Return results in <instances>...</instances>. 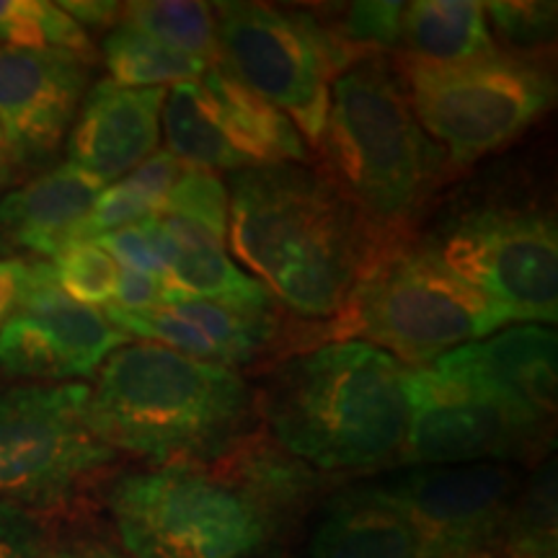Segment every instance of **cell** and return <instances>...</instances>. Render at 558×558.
Here are the masks:
<instances>
[{
  "label": "cell",
  "instance_id": "2e32d148",
  "mask_svg": "<svg viewBox=\"0 0 558 558\" xmlns=\"http://www.w3.org/2000/svg\"><path fill=\"white\" fill-rule=\"evenodd\" d=\"M163 101V88L99 81L88 88L68 132V160L107 186L128 177L158 148Z\"/></svg>",
  "mask_w": 558,
  "mask_h": 558
},
{
  "label": "cell",
  "instance_id": "cb8c5ba5",
  "mask_svg": "<svg viewBox=\"0 0 558 558\" xmlns=\"http://www.w3.org/2000/svg\"><path fill=\"white\" fill-rule=\"evenodd\" d=\"M120 24L148 34L181 54L218 65V26L209 3L194 0H135L122 5Z\"/></svg>",
  "mask_w": 558,
  "mask_h": 558
},
{
  "label": "cell",
  "instance_id": "8fae6325",
  "mask_svg": "<svg viewBox=\"0 0 558 558\" xmlns=\"http://www.w3.org/2000/svg\"><path fill=\"white\" fill-rule=\"evenodd\" d=\"M130 341L104 311L70 300L50 262L26 264L16 311L0 329V380L68 383L94 378L111 352Z\"/></svg>",
  "mask_w": 558,
  "mask_h": 558
},
{
  "label": "cell",
  "instance_id": "e575fe53",
  "mask_svg": "<svg viewBox=\"0 0 558 558\" xmlns=\"http://www.w3.org/2000/svg\"><path fill=\"white\" fill-rule=\"evenodd\" d=\"M24 279L26 262L3 259V256H0V329H3L5 320L11 318V313L16 311L21 290H24Z\"/></svg>",
  "mask_w": 558,
  "mask_h": 558
},
{
  "label": "cell",
  "instance_id": "30bf717a",
  "mask_svg": "<svg viewBox=\"0 0 558 558\" xmlns=\"http://www.w3.org/2000/svg\"><path fill=\"white\" fill-rule=\"evenodd\" d=\"M86 383L0 386V499L50 507L68 501L117 452L88 422Z\"/></svg>",
  "mask_w": 558,
  "mask_h": 558
},
{
  "label": "cell",
  "instance_id": "3957f363",
  "mask_svg": "<svg viewBox=\"0 0 558 558\" xmlns=\"http://www.w3.org/2000/svg\"><path fill=\"white\" fill-rule=\"evenodd\" d=\"M409 369L362 341H329L279 362L256 411L277 448L308 469H380L407 439Z\"/></svg>",
  "mask_w": 558,
  "mask_h": 558
},
{
  "label": "cell",
  "instance_id": "5bb4252c",
  "mask_svg": "<svg viewBox=\"0 0 558 558\" xmlns=\"http://www.w3.org/2000/svg\"><path fill=\"white\" fill-rule=\"evenodd\" d=\"M88 81L90 62L70 52L0 47V130L13 163L39 166L60 150Z\"/></svg>",
  "mask_w": 558,
  "mask_h": 558
},
{
  "label": "cell",
  "instance_id": "4dcf8cb0",
  "mask_svg": "<svg viewBox=\"0 0 558 558\" xmlns=\"http://www.w3.org/2000/svg\"><path fill=\"white\" fill-rule=\"evenodd\" d=\"M47 535L37 514L0 499V558H50Z\"/></svg>",
  "mask_w": 558,
  "mask_h": 558
},
{
  "label": "cell",
  "instance_id": "83f0119b",
  "mask_svg": "<svg viewBox=\"0 0 558 558\" xmlns=\"http://www.w3.org/2000/svg\"><path fill=\"white\" fill-rule=\"evenodd\" d=\"M54 282L70 300L86 308H107L114 300L120 267L94 241H73L52 256Z\"/></svg>",
  "mask_w": 558,
  "mask_h": 558
},
{
  "label": "cell",
  "instance_id": "ffe728a7",
  "mask_svg": "<svg viewBox=\"0 0 558 558\" xmlns=\"http://www.w3.org/2000/svg\"><path fill=\"white\" fill-rule=\"evenodd\" d=\"M207 94L218 104L222 117H226L230 130L239 137L241 148L246 150L251 169H264V166L279 163H300L308 160L305 140L300 137L295 124L262 96L243 86V83L230 75L226 68L209 65L199 78Z\"/></svg>",
  "mask_w": 558,
  "mask_h": 558
},
{
  "label": "cell",
  "instance_id": "7402d4cb",
  "mask_svg": "<svg viewBox=\"0 0 558 558\" xmlns=\"http://www.w3.org/2000/svg\"><path fill=\"white\" fill-rule=\"evenodd\" d=\"M169 308L192 324L218 354V365H246L262 357L279 339V318L275 308L209 303V300L181 298Z\"/></svg>",
  "mask_w": 558,
  "mask_h": 558
},
{
  "label": "cell",
  "instance_id": "1f68e13d",
  "mask_svg": "<svg viewBox=\"0 0 558 558\" xmlns=\"http://www.w3.org/2000/svg\"><path fill=\"white\" fill-rule=\"evenodd\" d=\"M94 243L107 251L120 269H130V271H137V275L166 279L163 264H160L158 254L153 251L148 235H145V230L140 222L137 226L120 228L114 230V233L101 235V239H96Z\"/></svg>",
  "mask_w": 558,
  "mask_h": 558
},
{
  "label": "cell",
  "instance_id": "9a60e30c",
  "mask_svg": "<svg viewBox=\"0 0 558 558\" xmlns=\"http://www.w3.org/2000/svg\"><path fill=\"white\" fill-rule=\"evenodd\" d=\"M437 375L546 418L558 399V344L548 326H514L442 354Z\"/></svg>",
  "mask_w": 558,
  "mask_h": 558
},
{
  "label": "cell",
  "instance_id": "f546056e",
  "mask_svg": "<svg viewBox=\"0 0 558 558\" xmlns=\"http://www.w3.org/2000/svg\"><path fill=\"white\" fill-rule=\"evenodd\" d=\"M486 21L512 50H541L556 37V3H484Z\"/></svg>",
  "mask_w": 558,
  "mask_h": 558
},
{
  "label": "cell",
  "instance_id": "d6986e66",
  "mask_svg": "<svg viewBox=\"0 0 558 558\" xmlns=\"http://www.w3.org/2000/svg\"><path fill=\"white\" fill-rule=\"evenodd\" d=\"M497 39L478 0H416L407 3L401 26V60L424 65H458L497 54Z\"/></svg>",
  "mask_w": 558,
  "mask_h": 558
},
{
  "label": "cell",
  "instance_id": "d590c367",
  "mask_svg": "<svg viewBox=\"0 0 558 558\" xmlns=\"http://www.w3.org/2000/svg\"><path fill=\"white\" fill-rule=\"evenodd\" d=\"M50 558H130V556L120 548L107 546V543L81 541V543H70V546L54 550Z\"/></svg>",
  "mask_w": 558,
  "mask_h": 558
},
{
  "label": "cell",
  "instance_id": "4fadbf2b",
  "mask_svg": "<svg viewBox=\"0 0 558 558\" xmlns=\"http://www.w3.org/2000/svg\"><path fill=\"white\" fill-rule=\"evenodd\" d=\"M375 486L407 509L448 558L492 556L518 499V476L505 463L424 465Z\"/></svg>",
  "mask_w": 558,
  "mask_h": 558
},
{
  "label": "cell",
  "instance_id": "ba28073f",
  "mask_svg": "<svg viewBox=\"0 0 558 558\" xmlns=\"http://www.w3.org/2000/svg\"><path fill=\"white\" fill-rule=\"evenodd\" d=\"M220 65L295 124L300 137L320 145L329 120L331 86L349 54L316 11L269 3H218Z\"/></svg>",
  "mask_w": 558,
  "mask_h": 558
},
{
  "label": "cell",
  "instance_id": "836d02e7",
  "mask_svg": "<svg viewBox=\"0 0 558 558\" xmlns=\"http://www.w3.org/2000/svg\"><path fill=\"white\" fill-rule=\"evenodd\" d=\"M70 19L78 21L83 29H114L120 24L122 16V3H109V0H65L58 3Z\"/></svg>",
  "mask_w": 558,
  "mask_h": 558
},
{
  "label": "cell",
  "instance_id": "d4e9b609",
  "mask_svg": "<svg viewBox=\"0 0 558 558\" xmlns=\"http://www.w3.org/2000/svg\"><path fill=\"white\" fill-rule=\"evenodd\" d=\"M0 47L70 52L94 58V41L78 21L47 0H0Z\"/></svg>",
  "mask_w": 558,
  "mask_h": 558
},
{
  "label": "cell",
  "instance_id": "4316f807",
  "mask_svg": "<svg viewBox=\"0 0 558 558\" xmlns=\"http://www.w3.org/2000/svg\"><path fill=\"white\" fill-rule=\"evenodd\" d=\"M407 3L399 0H375V3H347L333 11H318L331 37L339 41L349 60L383 58V52L399 50L401 26Z\"/></svg>",
  "mask_w": 558,
  "mask_h": 558
},
{
  "label": "cell",
  "instance_id": "9c48e42d",
  "mask_svg": "<svg viewBox=\"0 0 558 558\" xmlns=\"http://www.w3.org/2000/svg\"><path fill=\"white\" fill-rule=\"evenodd\" d=\"M432 259L512 320L558 318V233L554 218L518 207H476L418 241Z\"/></svg>",
  "mask_w": 558,
  "mask_h": 558
},
{
  "label": "cell",
  "instance_id": "d6a6232c",
  "mask_svg": "<svg viewBox=\"0 0 558 558\" xmlns=\"http://www.w3.org/2000/svg\"><path fill=\"white\" fill-rule=\"evenodd\" d=\"M169 295H171V288L166 279L137 275V271H130V269H120V279H117V292H114V300H111V308H120L128 313L153 311V308H160V305H166Z\"/></svg>",
  "mask_w": 558,
  "mask_h": 558
},
{
  "label": "cell",
  "instance_id": "e0dca14e",
  "mask_svg": "<svg viewBox=\"0 0 558 558\" xmlns=\"http://www.w3.org/2000/svg\"><path fill=\"white\" fill-rule=\"evenodd\" d=\"M305 558H448L429 533L378 486L333 494L313 527Z\"/></svg>",
  "mask_w": 558,
  "mask_h": 558
},
{
  "label": "cell",
  "instance_id": "277c9868",
  "mask_svg": "<svg viewBox=\"0 0 558 558\" xmlns=\"http://www.w3.org/2000/svg\"><path fill=\"white\" fill-rule=\"evenodd\" d=\"M254 414L256 399L239 373L158 344L111 352L88 399L96 437L153 465L222 458L251 437Z\"/></svg>",
  "mask_w": 558,
  "mask_h": 558
},
{
  "label": "cell",
  "instance_id": "ac0fdd59",
  "mask_svg": "<svg viewBox=\"0 0 558 558\" xmlns=\"http://www.w3.org/2000/svg\"><path fill=\"white\" fill-rule=\"evenodd\" d=\"M107 190L70 160L0 197V246L26 251L39 262L58 256Z\"/></svg>",
  "mask_w": 558,
  "mask_h": 558
},
{
  "label": "cell",
  "instance_id": "52a82bcc",
  "mask_svg": "<svg viewBox=\"0 0 558 558\" xmlns=\"http://www.w3.org/2000/svg\"><path fill=\"white\" fill-rule=\"evenodd\" d=\"M396 70L418 124L452 166L499 150L556 99L554 73L514 52L499 50L458 65L401 60Z\"/></svg>",
  "mask_w": 558,
  "mask_h": 558
},
{
  "label": "cell",
  "instance_id": "8992f818",
  "mask_svg": "<svg viewBox=\"0 0 558 558\" xmlns=\"http://www.w3.org/2000/svg\"><path fill=\"white\" fill-rule=\"evenodd\" d=\"M505 326L478 292L450 275L418 243L390 241L378 251L329 324V341H362L411 369Z\"/></svg>",
  "mask_w": 558,
  "mask_h": 558
},
{
  "label": "cell",
  "instance_id": "7a4b0ae2",
  "mask_svg": "<svg viewBox=\"0 0 558 558\" xmlns=\"http://www.w3.org/2000/svg\"><path fill=\"white\" fill-rule=\"evenodd\" d=\"M228 243L275 303L300 316L333 318L390 241L324 173L279 163L230 177Z\"/></svg>",
  "mask_w": 558,
  "mask_h": 558
},
{
  "label": "cell",
  "instance_id": "8d00e7d4",
  "mask_svg": "<svg viewBox=\"0 0 558 558\" xmlns=\"http://www.w3.org/2000/svg\"><path fill=\"white\" fill-rule=\"evenodd\" d=\"M11 153H9V145H5V137H3V130H0V192H3V186L9 184L11 179Z\"/></svg>",
  "mask_w": 558,
  "mask_h": 558
},
{
  "label": "cell",
  "instance_id": "f1b7e54d",
  "mask_svg": "<svg viewBox=\"0 0 558 558\" xmlns=\"http://www.w3.org/2000/svg\"><path fill=\"white\" fill-rule=\"evenodd\" d=\"M160 215L190 222L213 239L228 243V186L218 173L186 166L179 184L160 207Z\"/></svg>",
  "mask_w": 558,
  "mask_h": 558
},
{
  "label": "cell",
  "instance_id": "5b68a950",
  "mask_svg": "<svg viewBox=\"0 0 558 558\" xmlns=\"http://www.w3.org/2000/svg\"><path fill=\"white\" fill-rule=\"evenodd\" d=\"M318 148L326 179L386 241L403 239L450 166L414 117L399 70L383 58L337 75Z\"/></svg>",
  "mask_w": 558,
  "mask_h": 558
},
{
  "label": "cell",
  "instance_id": "484cf974",
  "mask_svg": "<svg viewBox=\"0 0 558 558\" xmlns=\"http://www.w3.org/2000/svg\"><path fill=\"white\" fill-rule=\"evenodd\" d=\"M499 550L507 558H556V465L535 473L525 494H518L501 530Z\"/></svg>",
  "mask_w": 558,
  "mask_h": 558
},
{
  "label": "cell",
  "instance_id": "7c38bea8",
  "mask_svg": "<svg viewBox=\"0 0 558 558\" xmlns=\"http://www.w3.org/2000/svg\"><path fill=\"white\" fill-rule=\"evenodd\" d=\"M411 416L401 463L424 465L501 463L541 437L546 418L460 386L435 369H409Z\"/></svg>",
  "mask_w": 558,
  "mask_h": 558
},
{
  "label": "cell",
  "instance_id": "603a6c76",
  "mask_svg": "<svg viewBox=\"0 0 558 558\" xmlns=\"http://www.w3.org/2000/svg\"><path fill=\"white\" fill-rule=\"evenodd\" d=\"M101 52L109 81L124 88H163L169 83L179 86V83L199 81L209 68L202 60L171 50L158 39L124 24L107 32Z\"/></svg>",
  "mask_w": 558,
  "mask_h": 558
},
{
  "label": "cell",
  "instance_id": "44dd1931",
  "mask_svg": "<svg viewBox=\"0 0 558 558\" xmlns=\"http://www.w3.org/2000/svg\"><path fill=\"white\" fill-rule=\"evenodd\" d=\"M160 124L169 140V153H173L181 163L207 171L251 169L239 137L233 135L218 104L199 81L179 83L166 90Z\"/></svg>",
  "mask_w": 558,
  "mask_h": 558
},
{
  "label": "cell",
  "instance_id": "6da1fadb",
  "mask_svg": "<svg viewBox=\"0 0 558 558\" xmlns=\"http://www.w3.org/2000/svg\"><path fill=\"white\" fill-rule=\"evenodd\" d=\"M316 486L308 465L248 437L207 463L128 473L109 512L130 558H259Z\"/></svg>",
  "mask_w": 558,
  "mask_h": 558
}]
</instances>
